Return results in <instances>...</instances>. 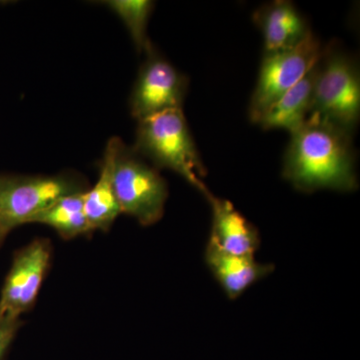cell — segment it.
<instances>
[{
    "instance_id": "7",
    "label": "cell",
    "mask_w": 360,
    "mask_h": 360,
    "mask_svg": "<svg viewBox=\"0 0 360 360\" xmlns=\"http://www.w3.org/2000/svg\"><path fill=\"white\" fill-rule=\"evenodd\" d=\"M188 80L155 49L146 54L131 96L130 113L137 122L156 113L182 110Z\"/></svg>"
},
{
    "instance_id": "15",
    "label": "cell",
    "mask_w": 360,
    "mask_h": 360,
    "mask_svg": "<svg viewBox=\"0 0 360 360\" xmlns=\"http://www.w3.org/2000/svg\"><path fill=\"white\" fill-rule=\"evenodd\" d=\"M99 4L110 8L120 18L139 53L148 54L155 49L148 35L149 18L155 2L150 0H106Z\"/></svg>"
},
{
    "instance_id": "5",
    "label": "cell",
    "mask_w": 360,
    "mask_h": 360,
    "mask_svg": "<svg viewBox=\"0 0 360 360\" xmlns=\"http://www.w3.org/2000/svg\"><path fill=\"white\" fill-rule=\"evenodd\" d=\"M84 191V182L73 174H0V225L9 233L59 198Z\"/></svg>"
},
{
    "instance_id": "3",
    "label": "cell",
    "mask_w": 360,
    "mask_h": 360,
    "mask_svg": "<svg viewBox=\"0 0 360 360\" xmlns=\"http://www.w3.org/2000/svg\"><path fill=\"white\" fill-rule=\"evenodd\" d=\"M309 116L354 134L360 118V73L356 60L329 45L317 63Z\"/></svg>"
},
{
    "instance_id": "9",
    "label": "cell",
    "mask_w": 360,
    "mask_h": 360,
    "mask_svg": "<svg viewBox=\"0 0 360 360\" xmlns=\"http://www.w3.org/2000/svg\"><path fill=\"white\" fill-rule=\"evenodd\" d=\"M253 20L264 37V53L292 49L311 33L295 4L285 0L260 7Z\"/></svg>"
},
{
    "instance_id": "16",
    "label": "cell",
    "mask_w": 360,
    "mask_h": 360,
    "mask_svg": "<svg viewBox=\"0 0 360 360\" xmlns=\"http://www.w3.org/2000/svg\"><path fill=\"white\" fill-rule=\"evenodd\" d=\"M20 317L0 314V360H6L21 328Z\"/></svg>"
},
{
    "instance_id": "8",
    "label": "cell",
    "mask_w": 360,
    "mask_h": 360,
    "mask_svg": "<svg viewBox=\"0 0 360 360\" xmlns=\"http://www.w3.org/2000/svg\"><path fill=\"white\" fill-rule=\"evenodd\" d=\"M52 248L47 239L37 238L14 255L0 292V314L21 317L37 302L51 267Z\"/></svg>"
},
{
    "instance_id": "14",
    "label": "cell",
    "mask_w": 360,
    "mask_h": 360,
    "mask_svg": "<svg viewBox=\"0 0 360 360\" xmlns=\"http://www.w3.org/2000/svg\"><path fill=\"white\" fill-rule=\"evenodd\" d=\"M84 193L70 194L59 198L33 217L30 224L47 225L65 239L77 238L90 233L92 231L85 215Z\"/></svg>"
},
{
    "instance_id": "10",
    "label": "cell",
    "mask_w": 360,
    "mask_h": 360,
    "mask_svg": "<svg viewBox=\"0 0 360 360\" xmlns=\"http://www.w3.org/2000/svg\"><path fill=\"white\" fill-rule=\"evenodd\" d=\"M205 198L212 213L210 240L225 252L255 257L260 245L257 229L234 208L231 201L217 198L212 193Z\"/></svg>"
},
{
    "instance_id": "12",
    "label": "cell",
    "mask_w": 360,
    "mask_h": 360,
    "mask_svg": "<svg viewBox=\"0 0 360 360\" xmlns=\"http://www.w3.org/2000/svg\"><path fill=\"white\" fill-rule=\"evenodd\" d=\"M118 141L120 139L113 137L108 142L98 179L84 193L85 215L91 231H108L122 214L113 186V165Z\"/></svg>"
},
{
    "instance_id": "2",
    "label": "cell",
    "mask_w": 360,
    "mask_h": 360,
    "mask_svg": "<svg viewBox=\"0 0 360 360\" xmlns=\"http://www.w3.org/2000/svg\"><path fill=\"white\" fill-rule=\"evenodd\" d=\"M153 167L180 175L205 198L210 193L203 181L206 169L182 110L156 113L137 122L134 148Z\"/></svg>"
},
{
    "instance_id": "4",
    "label": "cell",
    "mask_w": 360,
    "mask_h": 360,
    "mask_svg": "<svg viewBox=\"0 0 360 360\" xmlns=\"http://www.w3.org/2000/svg\"><path fill=\"white\" fill-rule=\"evenodd\" d=\"M113 186L122 213L144 226L162 219L168 196L167 182L155 167L120 139L113 165Z\"/></svg>"
},
{
    "instance_id": "13",
    "label": "cell",
    "mask_w": 360,
    "mask_h": 360,
    "mask_svg": "<svg viewBox=\"0 0 360 360\" xmlns=\"http://www.w3.org/2000/svg\"><path fill=\"white\" fill-rule=\"evenodd\" d=\"M316 70L317 65L295 86L279 97L260 116L257 124L264 130L285 129L290 134L300 129L311 111Z\"/></svg>"
},
{
    "instance_id": "6",
    "label": "cell",
    "mask_w": 360,
    "mask_h": 360,
    "mask_svg": "<svg viewBox=\"0 0 360 360\" xmlns=\"http://www.w3.org/2000/svg\"><path fill=\"white\" fill-rule=\"evenodd\" d=\"M322 51L321 42L311 32L292 49L264 53L248 110L251 122L257 124L270 105L300 82L317 65Z\"/></svg>"
},
{
    "instance_id": "11",
    "label": "cell",
    "mask_w": 360,
    "mask_h": 360,
    "mask_svg": "<svg viewBox=\"0 0 360 360\" xmlns=\"http://www.w3.org/2000/svg\"><path fill=\"white\" fill-rule=\"evenodd\" d=\"M205 262L225 295L236 300L257 281L269 276L274 267L259 264L255 257H241L220 250L212 240L205 248Z\"/></svg>"
},
{
    "instance_id": "1",
    "label": "cell",
    "mask_w": 360,
    "mask_h": 360,
    "mask_svg": "<svg viewBox=\"0 0 360 360\" xmlns=\"http://www.w3.org/2000/svg\"><path fill=\"white\" fill-rule=\"evenodd\" d=\"M283 175L302 193L354 191L359 186L352 134L315 116L291 134Z\"/></svg>"
},
{
    "instance_id": "17",
    "label": "cell",
    "mask_w": 360,
    "mask_h": 360,
    "mask_svg": "<svg viewBox=\"0 0 360 360\" xmlns=\"http://www.w3.org/2000/svg\"><path fill=\"white\" fill-rule=\"evenodd\" d=\"M7 232L4 231V229H2L1 225H0V246L2 245V243H4V239H6L7 236Z\"/></svg>"
}]
</instances>
